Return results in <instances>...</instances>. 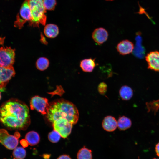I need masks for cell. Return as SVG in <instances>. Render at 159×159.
<instances>
[{
    "instance_id": "obj_8",
    "label": "cell",
    "mask_w": 159,
    "mask_h": 159,
    "mask_svg": "<svg viewBox=\"0 0 159 159\" xmlns=\"http://www.w3.org/2000/svg\"><path fill=\"white\" fill-rule=\"evenodd\" d=\"M49 106L47 99L38 96L32 97L30 102L31 110L35 109L43 115L47 114Z\"/></svg>"
},
{
    "instance_id": "obj_1",
    "label": "cell",
    "mask_w": 159,
    "mask_h": 159,
    "mask_svg": "<svg viewBox=\"0 0 159 159\" xmlns=\"http://www.w3.org/2000/svg\"><path fill=\"white\" fill-rule=\"evenodd\" d=\"M0 122L10 130H25L30 123L28 106L14 98L5 102L0 106Z\"/></svg>"
},
{
    "instance_id": "obj_20",
    "label": "cell",
    "mask_w": 159,
    "mask_h": 159,
    "mask_svg": "<svg viewBox=\"0 0 159 159\" xmlns=\"http://www.w3.org/2000/svg\"><path fill=\"white\" fill-rule=\"evenodd\" d=\"M49 62L48 59L44 57L39 58L36 62V67L37 69L40 71H44L47 68Z\"/></svg>"
},
{
    "instance_id": "obj_11",
    "label": "cell",
    "mask_w": 159,
    "mask_h": 159,
    "mask_svg": "<svg viewBox=\"0 0 159 159\" xmlns=\"http://www.w3.org/2000/svg\"><path fill=\"white\" fill-rule=\"evenodd\" d=\"M108 36L107 31L103 27H99L95 29L92 34L93 39L98 44H102L106 42Z\"/></svg>"
},
{
    "instance_id": "obj_18",
    "label": "cell",
    "mask_w": 159,
    "mask_h": 159,
    "mask_svg": "<svg viewBox=\"0 0 159 159\" xmlns=\"http://www.w3.org/2000/svg\"><path fill=\"white\" fill-rule=\"evenodd\" d=\"M132 125L131 120L123 116L120 117L117 121V127L120 130H125L130 128Z\"/></svg>"
},
{
    "instance_id": "obj_24",
    "label": "cell",
    "mask_w": 159,
    "mask_h": 159,
    "mask_svg": "<svg viewBox=\"0 0 159 159\" xmlns=\"http://www.w3.org/2000/svg\"><path fill=\"white\" fill-rule=\"evenodd\" d=\"M61 137L60 134L54 130L49 134L48 138L50 142L56 143L59 141Z\"/></svg>"
},
{
    "instance_id": "obj_29",
    "label": "cell",
    "mask_w": 159,
    "mask_h": 159,
    "mask_svg": "<svg viewBox=\"0 0 159 159\" xmlns=\"http://www.w3.org/2000/svg\"><path fill=\"white\" fill-rule=\"evenodd\" d=\"M1 92H0V100L1 99Z\"/></svg>"
},
{
    "instance_id": "obj_3",
    "label": "cell",
    "mask_w": 159,
    "mask_h": 159,
    "mask_svg": "<svg viewBox=\"0 0 159 159\" xmlns=\"http://www.w3.org/2000/svg\"><path fill=\"white\" fill-rule=\"evenodd\" d=\"M32 19L29 25L34 27H39V24H45L47 17L43 0H28Z\"/></svg>"
},
{
    "instance_id": "obj_5",
    "label": "cell",
    "mask_w": 159,
    "mask_h": 159,
    "mask_svg": "<svg viewBox=\"0 0 159 159\" xmlns=\"http://www.w3.org/2000/svg\"><path fill=\"white\" fill-rule=\"evenodd\" d=\"M15 49L11 47L0 48V66L9 67L13 66L15 58Z\"/></svg>"
},
{
    "instance_id": "obj_13",
    "label": "cell",
    "mask_w": 159,
    "mask_h": 159,
    "mask_svg": "<svg viewBox=\"0 0 159 159\" xmlns=\"http://www.w3.org/2000/svg\"><path fill=\"white\" fill-rule=\"evenodd\" d=\"M102 125L103 129L105 131L113 132L117 127V121L114 117L111 116H107L103 119Z\"/></svg>"
},
{
    "instance_id": "obj_14",
    "label": "cell",
    "mask_w": 159,
    "mask_h": 159,
    "mask_svg": "<svg viewBox=\"0 0 159 159\" xmlns=\"http://www.w3.org/2000/svg\"><path fill=\"white\" fill-rule=\"evenodd\" d=\"M96 66L95 59L92 58L83 59L80 61V66L82 70L87 72H92Z\"/></svg>"
},
{
    "instance_id": "obj_10",
    "label": "cell",
    "mask_w": 159,
    "mask_h": 159,
    "mask_svg": "<svg viewBox=\"0 0 159 159\" xmlns=\"http://www.w3.org/2000/svg\"><path fill=\"white\" fill-rule=\"evenodd\" d=\"M148 68L159 72V51H153L148 53L145 56Z\"/></svg>"
},
{
    "instance_id": "obj_32",
    "label": "cell",
    "mask_w": 159,
    "mask_h": 159,
    "mask_svg": "<svg viewBox=\"0 0 159 159\" xmlns=\"http://www.w3.org/2000/svg\"><path fill=\"white\" fill-rule=\"evenodd\" d=\"M14 159H15V158H14Z\"/></svg>"
},
{
    "instance_id": "obj_28",
    "label": "cell",
    "mask_w": 159,
    "mask_h": 159,
    "mask_svg": "<svg viewBox=\"0 0 159 159\" xmlns=\"http://www.w3.org/2000/svg\"><path fill=\"white\" fill-rule=\"evenodd\" d=\"M155 151L157 155L159 157V142L155 145Z\"/></svg>"
},
{
    "instance_id": "obj_27",
    "label": "cell",
    "mask_w": 159,
    "mask_h": 159,
    "mask_svg": "<svg viewBox=\"0 0 159 159\" xmlns=\"http://www.w3.org/2000/svg\"><path fill=\"white\" fill-rule=\"evenodd\" d=\"M20 143L24 147L27 146L28 143L27 141L25 140H22L20 141Z\"/></svg>"
},
{
    "instance_id": "obj_15",
    "label": "cell",
    "mask_w": 159,
    "mask_h": 159,
    "mask_svg": "<svg viewBox=\"0 0 159 159\" xmlns=\"http://www.w3.org/2000/svg\"><path fill=\"white\" fill-rule=\"evenodd\" d=\"M44 32L45 35L47 37L54 38L58 34L59 29L57 25L50 24L45 26Z\"/></svg>"
},
{
    "instance_id": "obj_2",
    "label": "cell",
    "mask_w": 159,
    "mask_h": 159,
    "mask_svg": "<svg viewBox=\"0 0 159 159\" xmlns=\"http://www.w3.org/2000/svg\"><path fill=\"white\" fill-rule=\"evenodd\" d=\"M47 115L49 121L52 123L59 118H64L73 125L77 123L79 116L76 106L72 102L63 99L50 103Z\"/></svg>"
},
{
    "instance_id": "obj_30",
    "label": "cell",
    "mask_w": 159,
    "mask_h": 159,
    "mask_svg": "<svg viewBox=\"0 0 159 159\" xmlns=\"http://www.w3.org/2000/svg\"><path fill=\"white\" fill-rule=\"evenodd\" d=\"M106 0V1H112L114 0Z\"/></svg>"
},
{
    "instance_id": "obj_31",
    "label": "cell",
    "mask_w": 159,
    "mask_h": 159,
    "mask_svg": "<svg viewBox=\"0 0 159 159\" xmlns=\"http://www.w3.org/2000/svg\"><path fill=\"white\" fill-rule=\"evenodd\" d=\"M153 159H157V158H154Z\"/></svg>"
},
{
    "instance_id": "obj_12",
    "label": "cell",
    "mask_w": 159,
    "mask_h": 159,
    "mask_svg": "<svg viewBox=\"0 0 159 159\" xmlns=\"http://www.w3.org/2000/svg\"><path fill=\"white\" fill-rule=\"evenodd\" d=\"M134 47V44L128 40H125L118 44L117 49L120 54L126 55L132 52Z\"/></svg>"
},
{
    "instance_id": "obj_22",
    "label": "cell",
    "mask_w": 159,
    "mask_h": 159,
    "mask_svg": "<svg viewBox=\"0 0 159 159\" xmlns=\"http://www.w3.org/2000/svg\"><path fill=\"white\" fill-rule=\"evenodd\" d=\"M136 44L135 47L133 51L134 55L136 57H140L143 56L144 54L143 53V50L142 47L141 46L140 44V37L139 36H138L136 38Z\"/></svg>"
},
{
    "instance_id": "obj_23",
    "label": "cell",
    "mask_w": 159,
    "mask_h": 159,
    "mask_svg": "<svg viewBox=\"0 0 159 159\" xmlns=\"http://www.w3.org/2000/svg\"><path fill=\"white\" fill-rule=\"evenodd\" d=\"M44 6L46 10H54L57 4L56 0H43Z\"/></svg>"
},
{
    "instance_id": "obj_4",
    "label": "cell",
    "mask_w": 159,
    "mask_h": 159,
    "mask_svg": "<svg viewBox=\"0 0 159 159\" xmlns=\"http://www.w3.org/2000/svg\"><path fill=\"white\" fill-rule=\"evenodd\" d=\"M32 19V16L28 0H25L23 2L19 13L16 16V19L14 22V26L21 29L26 22L28 21L29 23Z\"/></svg>"
},
{
    "instance_id": "obj_9",
    "label": "cell",
    "mask_w": 159,
    "mask_h": 159,
    "mask_svg": "<svg viewBox=\"0 0 159 159\" xmlns=\"http://www.w3.org/2000/svg\"><path fill=\"white\" fill-rule=\"evenodd\" d=\"M15 74L13 66L9 67L0 66V91H4L7 84Z\"/></svg>"
},
{
    "instance_id": "obj_25",
    "label": "cell",
    "mask_w": 159,
    "mask_h": 159,
    "mask_svg": "<svg viewBox=\"0 0 159 159\" xmlns=\"http://www.w3.org/2000/svg\"><path fill=\"white\" fill-rule=\"evenodd\" d=\"M107 85L104 82L100 83L98 86V91L100 94H104L107 91Z\"/></svg>"
},
{
    "instance_id": "obj_7",
    "label": "cell",
    "mask_w": 159,
    "mask_h": 159,
    "mask_svg": "<svg viewBox=\"0 0 159 159\" xmlns=\"http://www.w3.org/2000/svg\"><path fill=\"white\" fill-rule=\"evenodd\" d=\"M18 138L15 135L9 134L5 129H0V143L7 149L15 148L18 144Z\"/></svg>"
},
{
    "instance_id": "obj_16",
    "label": "cell",
    "mask_w": 159,
    "mask_h": 159,
    "mask_svg": "<svg viewBox=\"0 0 159 159\" xmlns=\"http://www.w3.org/2000/svg\"><path fill=\"white\" fill-rule=\"evenodd\" d=\"M120 95L122 99L125 100H128L131 98L133 95L132 89L128 86L124 85L120 89Z\"/></svg>"
},
{
    "instance_id": "obj_26",
    "label": "cell",
    "mask_w": 159,
    "mask_h": 159,
    "mask_svg": "<svg viewBox=\"0 0 159 159\" xmlns=\"http://www.w3.org/2000/svg\"><path fill=\"white\" fill-rule=\"evenodd\" d=\"M57 159H72L70 157L67 155H63L59 156Z\"/></svg>"
},
{
    "instance_id": "obj_6",
    "label": "cell",
    "mask_w": 159,
    "mask_h": 159,
    "mask_svg": "<svg viewBox=\"0 0 159 159\" xmlns=\"http://www.w3.org/2000/svg\"><path fill=\"white\" fill-rule=\"evenodd\" d=\"M52 124L54 130L57 132L64 138L68 137L71 132L73 124L66 119L59 118Z\"/></svg>"
},
{
    "instance_id": "obj_17",
    "label": "cell",
    "mask_w": 159,
    "mask_h": 159,
    "mask_svg": "<svg viewBox=\"0 0 159 159\" xmlns=\"http://www.w3.org/2000/svg\"><path fill=\"white\" fill-rule=\"evenodd\" d=\"M25 139L31 146H34L39 142L40 138L39 134L35 131H31L25 135Z\"/></svg>"
},
{
    "instance_id": "obj_21",
    "label": "cell",
    "mask_w": 159,
    "mask_h": 159,
    "mask_svg": "<svg viewBox=\"0 0 159 159\" xmlns=\"http://www.w3.org/2000/svg\"><path fill=\"white\" fill-rule=\"evenodd\" d=\"M26 150L21 147H16L13 152V155L16 159H24L26 157Z\"/></svg>"
},
{
    "instance_id": "obj_19",
    "label": "cell",
    "mask_w": 159,
    "mask_h": 159,
    "mask_svg": "<svg viewBox=\"0 0 159 159\" xmlns=\"http://www.w3.org/2000/svg\"><path fill=\"white\" fill-rule=\"evenodd\" d=\"M77 159H92V151L85 147L78 151L77 155Z\"/></svg>"
}]
</instances>
